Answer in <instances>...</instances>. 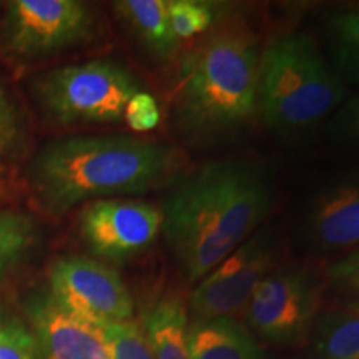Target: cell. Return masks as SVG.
Returning a JSON list of instances; mask_svg holds the SVG:
<instances>
[{
    "label": "cell",
    "instance_id": "cell-1",
    "mask_svg": "<svg viewBox=\"0 0 359 359\" xmlns=\"http://www.w3.org/2000/svg\"><path fill=\"white\" fill-rule=\"evenodd\" d=\"M273 201L263 167L222 158L178 177L161 201V233L188 283H198L258 231Z\"/></svg>",
    "mask_w": 359,
    "mask_h": 359
},
{
    "label": "cell",
    "instance_id": "cell-2",
    "mask_svg": "<svg viewBox=\"0 0 359 359\" xmlns=\"http://www.w3.org/2000/svg\"><path fill=\"white\" fill-rule=\"evenodd\" d=\"M183 156L163 142L127 133L69 135L45 143L25 172L30 195L48 215L168 188Z\"/></svg>",
    "mask_w": 359,
    "mask_h": 359
},
{
    "label": "cell",
    "instance_id": "cell-3",
    "mask_svg": "<svg viewBox=\"0 0 359 359\" xmlns=\"http://www.w3.org/2000/svg\"><path fill=\"white\" fill-rule=\"evenodd\" d=\"M258 42L226 27L187 53L173 100V125L191 142L230 137L258 111Z\"/></svg>",
    "mask_w": 359,
    "mask_h": 359
},
{
    "label": "cell",
    "instance_id": "cell-4",
    "mask_svg": "<svg viewBox=\"0 0 359 359\" xmlns=\"http://www.w3.org/2000/svg\"><path fill=\"white\" fill-rule=\"evenodd\" d=\"M346 98V82L306 34L278 37L259 57L258 111L271 132H306Z\"/></svg>",
    "mask_w": 359,
    "mask_h": 359
},
{
    "label": "cell",
    "instance_id": "cell-5",
    "mask_svg": "<svg viewBox=\"0 0 359 359\" xmlns=\"http://www.w3.org/2000/svg\"><path fill=\"white\" fill-rule=\"evenodd\" d=\"M142 88L132 70L107 58L57 67L32 83L40 109L58 125L120 122Z\"/></svg>",
    "mask_w": 359,
    "mask_h": 359
},
{
    "label": "cell",
    "instance_id": "cell-6",
    "mask_svg": "<svg viewBox=\"0 0 359 359\" xmlns=\"http://www.w3.org/2000/svg\"><path fill=\"white\" fill-rule=\"evenodd\" d=\"M0 52L29 62L74 47L92 37L95 17L79 0H11L4 4Z\"/></svg>",
    "mask_w": 359,
    "mask_h": 359
},
{
    "label": "cell",
    "instance_id": "cell-7",
    "mask_svg": "<svg viewBox=\"0 0 359 359\" xmlns=\"http://www.w3.org/2000/svg\"><path fill=\"white\" fill-rule=\"evenodd\" d=\"M318 302L320 288L311 273L302 266H283L263 278L246 304L245 316L255 333L286 346L308 333Z\"/></svg>",
    "mask_w": 359,
    "mask_h": 359
},
{
    "label": "cell",
    "instance_id": "cell-8",
    "mask_svg": "<svg viewBox=\"0 0 359 359\" xmlns=\"http://www.w3.org/2000/svg\"><path fill=\"white\" fill-rule=\"evenodd\" d=\"M48 288L62 308L97 326L127 321L133 314L127 285L98 259L79 255L57 258L48 269Z\"/></svg>",
    "mask_w": 359,
    "mask_h": 359
},
{
    "label": "cell",
    "instance_id": "cell-9",
    "mask_svg": "<svg viewBox=\"0 0 359 359\" xmlns=\"http://www.w3.org/2000/svg\"><path fill=\"white\" fill-rule=\"evenodd\" d=\"M276 243L269 230H258L196 283L190 296L193 320L233 318L271 269Z\"/></svg>",
    "mask_w": 359,
    "mask_h": 359
},
{
    "label": "cell",
    "instance_id": "cell-10",
    "mask_svg": "<svg viewBox=\"0 0 359 359\" xmlns=\"http://www.w3.org/2000/svg\"><path fill=\"white\" fill-rule=\"evenodd\" d=\"M79 228L90 253L125 262L155 243L161 233V212L142 200H97L82 210Z\"/></svg>",
    "mask_w": 359,
    "mask_h": 359
},
{
    "label": "cell",
    "instance_id": "cell-11",
    "mask_svg": "<svg viewBox=\"0 0 359 359\" xmlns=\"http://www.w3.org/2000/svg\"><path fill=\"white\" fill-rule=\"evenodd\" d=\"M308 246L318 253L359 248V178H343L318 191L303 222Z\"/></svg>",
    "mask_w": 359,
    "mask_h": 359
},
{
    "label": "cell",
    "instance_id": "cell-12",
    "mask_svg": "<svg viewBox=\"0 0 359 359\" xmlns=\"http://www.w3.org/2000/svg\"><path fill=\"white\" fill-rule=\"evenodd\" d=\"M29 318L45 359H110L98 326L67 311L50 294L30 302Z\"/></svg>",
    "mask_w": 359,
    "mask_h": 359
},
{
    "label": "cell",
    "instance_id": "cell-13",
    "mask_svg": "<svg viewBox=\"0 0 359 359\" xmlns=\"http://www.w3.org/2000/svg\"><path fill=\"white\" fill-rule=\"evenodd\" d=\"M187 346L190 359H263L257 341L235 318L188 323Z\"/></svg>",
    "mask_w": 359,
    "mask_h": 359
},
{
    "label": "cell",
    "instance_id": "cell-14",
    "mask_svg": "<svg viewBox=\"0 0 359 359\" xmlns=\"http://www.w3.org/2000/svg\"><path fill=\"white\" fill-rule=\"evenodd\" d=\"M114 8L118 19L156 57L168 58L178 50L180 40L170 27L167 0H120L114 2Z\"/></svg>",
    "mask_w": 359,
    "mask_h": 359
},
{
    "label": "cell",
    "instance_id": "cell-15",
    "mask_svg": "<svg viewBox=\"0 0 359 359\" xmlns=\"http://www.w3.org/2000/svg\"><path fill=\"white\" fill-rule=\"evenodd\" d=\"M143 331L155 359H190L187 309L178 296H165L143 314Z\"/></svg>",
    "mask_w": 359,
    "mask_h": 359
},
{
    "label": "cell",
    "instance_id": "cell-16",
    "mask_svg": "<svg viewBox=\"0 0 359 359\" xmlns=\"http://www.w3.org/2000/svg\"><path fill=\"white\" fill-rule=\"evenodd\" d=\"M318 359H359V299L330 309L314 331Z\"/></svg>",
    "mask_w": 359,
    "mask_h": 359
},
{
    "label": "cell",
    "instance_id": "cell-17",
    "mask_svg": "<svg viewBox=\"0 0 359 359\" xmlns=\"http://www.w3.org/2000/svg\"><path fill=\"white\" fill-rule=\"evenodd\" d=\"M325 35L334 70L344 82L359 87V4L331 12Z\"/></svg>",
    "mask_w": 359,
    "mask_h": 359
},
{
    "label": "cell",
    "instance_id": "cell-18",
    "mask_svg": "<svg viewBox=\"0 0 359 359\" xmlns=\"http://www.w3.org/2000/svg\"><path fill=\"white\" fill-rule=\"evenodd\" d=\"M39 226L32 217L0 210V280L19 268L39 243Z\"/></svg>",
    "mask_w": 359,
    "mask_h": 359
},
{
    "label": "cell",
    "instance_id": "cell-19",
    "mask_svg": "<svg viewBox=\"0 0 359 359\" xmlns=\"http://www.w3.org/2000/svg\"><path fill=\"white\" fill-rule=\"evenodd\" d=\"M0 359H45L32 326L2 299H0Z\"/></svg>",
    "mask_w": 359,
    "mask_h": 359
},
{
    "label": "cell",
    "instance_id": "cell-20",
    "mask_svg": "<svg viewBox=\"0 0 359 359\" xmlns=\"http://www.w3.org/2000/svg\"><path fill=\"white\" fill-rule=\"evenodd\" d=\"M110 359H155L145 331L132 320L98 325Z\"/></svg>",
    "mask_w": 359,
    "mask_h": 359
},
{
    "label": "cell",
    "instance_id": "cell-21",
    "mask_svg": "<svg viewBox=\"0 0 359 359\" xmlns=\"http://www.w3.org/2000/svg\"><path fill=\"white\" fill-rule=\"evenodd\" d=\"M167 15L173 34L182 42L206 32L215 22V7L198 0H167Z\"/></svg>",
    "mask_w": 359,
    "mask_h": 359
},
{
    "label": "cell",
    "instance_id": "cell-22",
    "mask_svg": "<svg viewBox=\"0 0 359 359\" xmlns=\"http://www.w3.org/2000/svg\"><path fill=\"white\" fill-rule=\"evenodd\" d=\"M27 142L25 122L11 93L0 82V158L19 156Z\"/></svg>",
    "mask_w": 359,
    "mask_h": 359
},
{
    "label": "cell",
    "instance_id": "cell-23",
    "mask_svg": "<svg viewBox=\"0 0 359 359\" xmlns=\"http://www.w3.org/2000/svg\"><path fill=\"white\" fill-rule=\"evenodd\" d=\"M326 132L339 145L359 150V95L348 97L327 118Z\"/></svg>",
    "mask_w": 359,
    "mask_h": 359
},
{
    "label": "cell",
    "instance_id": "cell-24",
    "mask_svg": "<svg viewBox=\"0 0 359 359\" xmlns=\"http://www.w3.org/2000/svg\"><path fill=\"white\" fill-rule=\"evenodd\" d=\"M326 276L336 290L353 296V299H359V248L331 263L326 269Z\"/></svg>",
    "mask_w": 359,
    "mask_h": 359
},
{
    "label": "cell",
    "instance_id": "cell-25",
    "mask_svg": "<svg viewBox=\"0 0 359 359\" xmlns=\"http://www.w3.org/2000/svg\"><path fill=\"white\" fill-rule=\"evenodd\" d=\"M123 120L135 132H150L160 122V109L156 100L142 90L128 102Z\"/></svg>",
    "mask_w": 359,
    "mask_h": 359
},
{
    "label": "cell",
    "instance_id": "cell-26",
    "mask_svg": "<svg viewBox=\"0 0 359 359\" xmlns=\"http://www.w3.org/2000/svg\"><path fill=\"white\" fill-rule=\"evenodd\" d=\"M4 195V190H2V185H0V196Z\"/></svg>",
    "mask_w": 359,
    "mask_h": 359
}]
</instances>
